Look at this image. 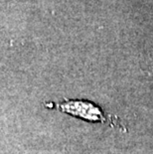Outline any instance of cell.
Here are the masks:
<instances>
[{"label": "cell", "instance_id": "1", "mask_svg": "<svg viewBox=\"0 0 153 154\" xmlns=\"http://www.w3.org/2000/svg\"><path fill=\"white\" fill-rule=\"evenodd\" d=\"M63 112L70 113L71 116L81 117L90 121H105L102 110L97 106H94L90 101L84 100H67L66 103L58 106Z\"/></svg>", "mask_w": 153, "mask_h": 154}]
</instances>
